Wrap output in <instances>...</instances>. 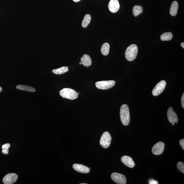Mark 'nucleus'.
I'll return each instance as SVG.
<instances>
[{"instance_id":"obj_13","label":"nucleus","mask_w":184,"mask_h":184,"mask_svg":"<svg viewBox=\"0 0 184 184\" xmlns=\"http://www.w3.org/2000/svg\"><path fill=\"white\" fill-rule=\"evenodd\" d=\"M73 168L77 172L84 174H87L90 171L89 168L87 166L82 164H74L73 165Z\"/></svg>"},{"instance_id":"obj_6","label":"nucleus","mask_w":184,"mask_h":184,"mask_svg":"<svg viewBox=\"0 0 184 184\" xmlns=\"http://www.w3.org/2000/svg\"><path fill=\"white\" fill-rule=\"evenodd\" d=\"M113 181L118 184H126L127 179L125 175L117 173H113L111 175Z\"/></svg>"},{"instance_id":"obj_26","label":"nucleus","mask_w":184,"mask_h":184,"mask_svg":"<svg viewBox=\"0 0 184 184\" xmlns=\"http://www.w3.org/2000/svg\"><path fill=\"white\" fill-rule=\"evenodd\" d=\"M181 104L182 108H184V93H183L181 99Z\"/></svg>"},{"instance_id":"obj_12","label":"nucleus","mask_w":184,"mask_h":184,"mask_svg":"<svg viewBox=\"0 0 184 184\" xmlns=\"http://www.w3.org/2000/svg\"><path fill=\"white\" fill-rule=\"evenodd\" d=\"M121 161L126 166L130 168L134 167L135 164L131 158L127 155L123 156L121 158Z\"/></svg>"},{"instance_id":"obj_30","label":"nucleus","mask_w":184,"mask_h":184,"mask_svg":"<svg viewBox=\"0 0 184 184\" xmlns=\"http://www.w3.org/2000/svg\"><path fill=\"white\" fill-rule=\"evenodd\" d=\"M80 184H87V183H80Z\"/></svg>"},{"instance_id":"obj_9","label":"nucleus","mask_w":184,"mask_h":184,"mask_svg":"<svg viewBox=\"0 0 184 184\" xmlns=\"http://www.w3.org/2000/svg\"><path fill=\"white\" fill-rule=\"evenodd\" d=\"M18 179V175L15 173H10L4 177L3 182L5 184H12L15 183Z\"/></svg>"},{"instance_id":"obj_16","label":"nucleus","mask_w":184,"mask_h":184,"mask_svg":"<svg viewBox=\"0 0 184 184\" xmlns=\"http://www.w3.org/2000/svg\"><path fill=\"white\" fill-rule=\"evenodd\" d=\"M16 88L19 90L28 92H35L36 90L34 88L24 85H18L17 86Z\"/></svg>"},{"instance_id":"obj_25","label":"nucleus","mask_w":184,"mask_h":184,"mask_svg":"<svg viewBox=\"0 0 184 184\" xmlns=\"http://www.w3.org/2000/svg\"><path fill=\"white\" fill-rule=\"evenodd\" d=\"M179 144L182 147V148L184 150V139H182L179 141Z\"/></svg>"},{"instance_id":"obj_7","label":"nucleus","mask_w":184,"mask_h":184,"mask_svg":"<svg viewBox=\"0 0 184 184\" xmlns=\"http://www.w3.org/2000/svg\"><path fill=\"white\" fill-rule=\"evenodd\" d=\"M166 84V82L164 80L161 81L158 83L153 89V95L154 96H157L160 95L164 91Z\"/></svg>"},{"instance_id":"obj_20","label":"nucleus","mask_w":184,"mask_h":184,"mask_svg":"<svg viewBox=\"0 0 184 184\" xmlns=\"http://www.w3.org/2000/svg\"><path fill=\"white\" fill-rule=\"evenodd\" d=\"M173 35L170 32H167V33L163 34L160 37V39L162 41H170L172 40Z\"/></svg>"},{"instance_id":"obj_11","label":"nucleus","mask_w":184,"mask_h":184,"mask_svg":"<svg viewBox=\"0 0 184 184\" xmlns=\"http://www.w3.org/2000/svg\"><path fill=\"white\" fill-rule=\"evenodd\" d=\"M108 8L111 12L113 13L117 12L120 8L118 0H110L108 4Z\"/></svg>"},{"instance_id":"obj_18","label":"nucleus","mask_w":184,"mask_h":184,"mask_svg":"<svg viewBox=\"0 0 184 184\" xmlns=\"http://www.w3.org/2000/svg\"><path fill=\"white\" fill-rule=\"evenodd\" d=\"M110 45L108 43H105L102 46L101 48V52L102 54L104 55H107L110 51Z\"/></svg>"},{"instance_id":"obj_23","label":"nucleus","mask_w":184,"mask_h":184,"mask_svg":"<svg viewBox=\"0 0 184 184\" xmlns=\"http://www.w3.org/2000/svg\"><path fill=\"white\" fill-rule=\"evenodd\" d=\"M177 168L180 172L184 173V164L183 163L179 162L177 164Z\"/></svg>"},{"instance_id":"obj_27","label":"nucleus","mask_w":184,"mask_h":184,"mask_svg":"<svg viewBox=\"0 0 184 184\" xmlns=\"http://www.w3.org/2000/svg\"><path fill=\"white\" fill-rule=\"evenodd\" d=\"M181 46L183 48H184V43L183 42L181 43Z\"/></svg>"},{"instance_id":"obj_2","label":"nucleus","mask_w":184,"mask_h":184,"mask_svg":"<svg viewBox=\"0 0 184 184\" xmlns=\"http://www.w3.org/2000/svg\"><path fill=\"white\" fill-rule=\"evenodd\" d=\"M138 52V46L135 44L131 45L126 51L125 56L128 61H132L136 58Z\"/></svg>"},{"instance_id":"obj_21","label":"nucleus","mask_w":184,"mask_h":184,"mask_svg":"<svg viewBox=\"0 0 184 184\" xmlns=\"http://www.w3.org/2000/svg\"><path fill=\"white\" fill-rule=\"evenodd\" d=\"M91 20V16L88 14L86 15L84 17V19H83L82 21V26L83 28L87 27L90 23Z\"/></svg>"},{"instance_id":"obj_3","label":"nucleus","mask_w":184,"mask_h":184,"mask_svg":"<svg viewBox=\"0 0 184 184\" xmlns=\"http://www.w3.org/2000/svg\"><path fill=\"white\" fill-rule=\"evenodd\" d=\"M59 94L62 97L71 100L77 99L78 95L74 90L69 88L62 89L60 91Z\"/></svg>"},{"instance_id":"obj_4","label":"nucleus","mask_w":184,"mask_h":184,"mask_svg":"<svg viewBox=\"0 0 184 184\" xmlns=\"http://www.w3.org/2000/svg\"><path fill=\"white\" fill-rule=\"evenodd\" d=\"M112 140V137L110 133L105 132L102 134L100 138V143L101 146L104 148H108L110 146Z\"/></svg>"},{"instance_id":"obj_17","label":"nucleus","mask_w":184,"mask_h":184,"mask_svg":"<svg viewBox=\"0 0 184 184\" xmlns=\"http://www.w3.org/2000/svg\"><path fill=\"white\" fill-rule=\"evenodd\" d=\"M133 13L135 16H137L142 13L143 11V8L140 6H134L133 8Z\"/></svg>"},{"instance_id":"obj_24","label":"nucleus","mask_w":184,"mask_h":184,"mask_svg":"<svg viewBox=\"0 0 184 184\" xmlns=\"http://www.w3.org/2000/svg\"><path fill=\"white\" fill-rule=\"evenodd\" d=\"M149 183L150 184H158V183L157 181L154 180L153 179H150L149 180Z\"/></svg>"},{"instance_id":"obj_19","label":"nucleus","mask_w":184,"mask_h":184,"mask_svg":"<svg viewBox=\"0 0 184 184\" xmlns=\"http://www.w3.org/2000/svg\"><path fill=\"white\" fill-rule=\"evenodd\" d=\"M68 71V68L67 67H61L58 69H54L52 70L53 73L56 74H62L65 73Z\"/></svg>"},{"instance_id":"obj_29","label":"nucleus","mask_w":184,"mask_h":184,"mask_svg":"<svg viewBox=\"0 0 184 184\" xmlns=\"http://www.w3.org/2000/svg\"><path fill=\"white\" fill-rule=\"evenodd\" d=\"M2 91V88L1 87H0V93H1V92Z\"/></svg>"},{"instance_id":"obj_15","label":"nucleus","mask_w":184,"mask_h":184,"mask_svg":"<svg viewBox=\"0 0 184 184\" xmlns=\"http://www.w3.org/2000/svg\"><path fill=\"white\" fill-rule=\"evenodd\" d=\"M178 8V4L176 1H173L171 4L170 8V14L172 16L176 15Z\"/></svg>"},{"instance_id":"obj_32","label":"nucleus","mask_w":184,"mask_h":184,"mask_svg":"<svg viewBox=\"0 0 184 184\" xmlns=\"http://www.w3.org/2000/svg\"><path fill=\"white\" fill-rule=\"evenodd\" d=\"M174 124H173V126H174Z\"/></svg>"},{"instance_id":"obj_14","label":"nucleus","mask_w":184,"mask_h":184,"mask_svg":"<svg viewBox=\"0 0 184 184\" xmlns=\"http://www.w3.org/2000/svg\"><path fill=\"white\" fill-rule=\"evenodd\" d=\"M81 62L82 65L86 67H89L91 65L92 61L89 56L87 54H84L81 57Z\"/></svg>"},{"instance_id":"obj_28","label":"nucleus","mask_w":184,"mask_h":184,"mask_svg":"<svg viewBox=\"0 0 184 184\" xmlns=\"http://www.w3.org/2000/svg\"><path fill=\"white\" fill-rule=\"evenodd\" d=\"M75 2H78L80 1L81 0H73Z\"/></svg>"},{"instance_id":"obj_10","label":"nucleus","mask_w":184,"mask_h":184,"mask_svg":"<svg viewBox=\"0 0 184 184\" xmlns=\"http://www.w3.org/2000/svg\"><path fill=\"white\" fill-rule=\"evenodd\" d=\"M167 116L168 121L172 124L177 123L178 121V117L176 113L173 111L172 108L170 107L167 112Z\"/></svg>"},{"instance_id":"obj_8","label":"nucleus","mask_w":184,"mask_h":184,"mask_svg":"<svg viewBox=\"0 0 184 184\" xmlns=\"http://www.w3.org/2000/svg\"><path fill=\"white\" fill-rule=\"evenodd\" d=\"M165 145L162 142H158L154 145L152 152L154 155H161L163 153L164 150Z\"/></svg>"},{"instance_id":"obj_22","label":"nucleus","mask_w":184,"mask_h":184,"mask_svg":"<svg viewBox=\"0 0 184 184\" xmlns=\"http://www.w3.org/2000/svg\"><path fill=\"white\" fill-rule=\"evenodd\" d=\"M10 146V144L7 143L4 144L2 146V149L3 150L2 153L5 155H7L9 153V149Z\"/></svg>"},{"instance_id":"obj_5","label":"nucleus","mask_w":184,"mask_h":184,"mask_svg":"<svg viewBox=\"0 0 184 184\" xmlns=\"http://www.w3.org/2000/svg\"><path fill=\"white\" fill-rule=\"evenodd\" d=\"M114 81H99L96 83V86L98 88L102 90L108 89L114 87L115 85Z\"/></svg>"},{"instance_id":"obj_1","label":"nucleus","mask_w":184,"mask_h":184,"mask_svg":"<svg viewBox=\"0 0 184 184\" xmlns=\"http://www.w3.org/2000/svg\"><path fill=\"white\" fill-rule=\"evenodd\" d=\"M120 114L121 121L123 125L125 126L129 125L130 117L129 108L127 104H123L121 106Z\"/></svg>"},{"instance_id":"obj_31","label":"nucleus","mask_w":184,"mask_h":184,"mask_svg":"<svg viewBox=\"0 0 184 184\" xmlns=\"http://www.w3.org/2000/svg\"><path fill=\"white\" fill-rule=\"evenodd\" d=\"M81 64H82V63L80 62V65H81Z\"/></svg>"}]
</instances>
